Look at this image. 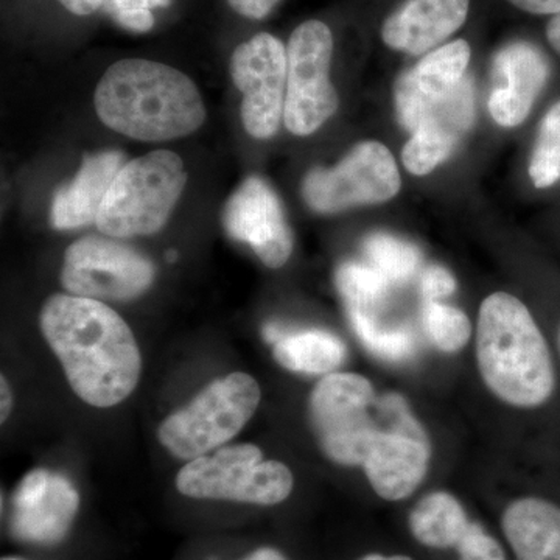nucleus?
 <instances>
[{
	"mask_svg": "<svg viewBox=\"0 0 560 560\" xmlns=\"http://www.w3.org/2000/svg\"><path fill=\"white\" fill-rule=\"evenodd\" d=\"M308 410L327 458L363 467L382 499H407L425 478L429 436L400 394L378 396L363 375L338 372L320 378Z\"/></svg>",
	"mask_w": 560,
	"mask_h": 560,
	"instance_id": "f257e3e1",
	"label": "nucleus"
},
{
	"mask_svg": "<svg viewBox=\"0 0 560 560\" xmlns=\"http://www.w3.org/2000/svg\"><path fill=\"white\" fill-rule=\"evenodd\" d=\"M40 330L70 388L92 407H116L138 386V342L128 324L102 301L55 294L40 312Z\"/></svg>",
	"mask_w": 560,
	"mask_h": 560,
	"instance_id": "f03ea898",
	"label": "nucleus"
},
{
	"mask_svg": "<svg viewBox=\"0 0 560 560\" xmlns=\"http://www.w3.org/2000/svg\"><path fill=\"white\" fill-rule=\"evenodd\" d=\"M95 109L110 130L145 142L184 138L205 124L206 108L194 81L162 62H114L95 90Z\"/></svg>",
	"mask_w": 560,
	"mask_h": 560,
	"instance_id": "7ed1b4c3",
	"label": "nucleus"
},
{
	"mask_svg": "<svg viewBox=\"0 0 560 560\" xmlns=\"http://www.w3.org/2000/svg\"><path fill=\"white\" fill-rule=\"evenodd\" d=\"M477 359L489 389L514 407H539L555 390L550 349L525 304L510 293L486 298Z\"/></svg>",
	"mask_w": 560,
	"mask_h": 560,
	"instance_id": "20e7f679",
	"label": "nucleus"
},
{
	"mask_svg": "<svg viewBox=\"0 0 560 560\" xmlns=\"http://www.w3.org/2000/svg\"><path fill=\"white\" fill-rule=\"evenodd\" d=\"M186 183L183 161L172 151L127 162L103 201L95 220L98 231L114 238L154 234L171 219Z\"/></svg>",
	"mask_w": 560,
	"mask_h": 560,
	"instance_id": "39448f33",
	"label": "nucleus"
},
{
	"mask_svg": "<svg viewBox=\"0 0 560 560\" xmlns=\"http://www.w3.org/2000/svg\"><path fill=\"white\" fill-rule=\"evenodd\" d=\"M260 386L245 372L210 383L183 410L173 412L158 430V440L175 458L195 459L237 436L256 415Z\"/></svg>",
	"mask_w": 560,
	"mask_h": 560,
	"instance_id": "423d86ee",
	"label": "nucleus"
},
{
	"mask_svg": "<svg viewBox=\"0 0 560 560\" xmlns=\"http://www.w3.org/2000/svg\"><path fill=\"white\" fill-rule=\"evenodd\" d=\"M293 474L279 460H264L257 445L237 444L189 460L176 477L183 495L272 506L293 490Z\"/></svg>",
	"mask_w": 560,
	"mask_h": 560,
	"instance_id": "0eeeda50",
	"label": "nucleus"
},
{
	"mask_svg": "<svg viewBox=\"0 0 560 560\" xmlns=\"http://www.w3.org/2000/svg\"><path fill=\"white\" fill-rule=\"evenodd\" d=\"M287 77L283 124L296 136L318 131L338 109V94L330 81L334 35L326 22H302L287 44Z\"/></svg>",
	"mask_w": 560,
	"mask_h": 560,
	"instance_id": "6e6552de",
	"label": "nucleus"
},
{
	"mask_svg": "<svg viewBox=\"0 0 560 560\" xmlns=\"http://www.w3.org/2000/svg\"><path fill=\"white\" fill-rule=\"evenodd\" d=\"M400 187L399 167L390 151L381 142L368 140L353 147L335 167L308 172L302 195L316 212L337 213L393 200Z\"/></svg>",
	"mask_w": 560,
	"mask_h": 560,
	"instance_id": "1a4fd4ad",
	"label": "nucleus"
},
{
	"mask_svg": "<svg viewBox=\"0 0 560 560\" xmlns=\"http://www.w3.org/2000/svg\"><path fill=\"white\" fill-rule=\"evenodd\" d=\"M154 278L151 261L110 238L86 237L65 254L61 282L69 294L90 300L127 301L149 289Z\"/></svg>",
	"mask_w": 560,
	"mask_h": 560,
	"instance_id": "9d476101",
	"label": "nucleus"
},
{
	"mask_svg": "<svg viewBox=\"0 0 560 560\" xmlns=\"http://www.w3.org/2000/svg\"><path fill=\"white\" fill-rule=\"evenodd\" d=\"M231 77L242 92V121L257 139L278 132L285 109L289 57L287 46L271 33H257L231 57Z\"/></svg>",
	"mask_w": 560,
	"mask_h": 560,
	"instance_id": "9b49d317",
	"label": "nucleus"
},
{
	"mask_svg": "<svg viewBox=\"0 0 560 560\" xmlns=\"http://www.w3.org/2000/svg\"><path fill=\"white\" fill-rule=\"evenodd\" d=\"M223 223L234 241L246 243L267 267L290 259L293 237L278 195L259 176H249L224 208Z\"/></svg>",
	"mask_w": 560,
	"mask_h": 560,
	"instance_id": "f8f14e48",
	"label": "nucleus"
},
{
	"mask_svg": "<svg viewBox=\"0 0 560 560\" xmlns=\"http://www.w3.org/2000/svg\"><path fill=\"white\" fill-rule=\"evenodd\" d=\"M471 50L466 39H456L423 55L394 88L397 117L405 130L415 131L434 106L466 79Z\"/></svg>",
	"mask_w": 560,
	"mask_h": 560,
	"instance_id": "ddd939ff",
	"label": "nucleus"
},
{
	"mask_svg": "<svg viewBox=\"0 0 560 560\" xmlns=\"http://www.w3.org/2000/svg\"><path fill=\"white\" fill-rule=\"evenodd\" d=\"M550 77V65L537 47L515 43L499 51L493 61L488 108L504 128L522 125Z\"/></svg>",
	"mask_w": 560,
	"mask_h": 560,
	"instance_id": "4468645a",
	"label": "nucleus"
},
{
	"mask_svg": "<svg viewBox=\"0 0 560 560\" xmlns=\"http://www.w3.org/2000/svg\"><path fill=\"white\" fill-rule=\"evenodd\" d=\"M475 119V90L470 79L423 117L408 140L401 161L416 176L433 172L453 153Z\"/></svg>",
	"mask_w": 560,
	"mask_h": 560,
	"instance_id": "2eb2a0df",
	"label": "nucleus"
},
{
	"mask_svg": "<svg viewBox=\"0 0 560 560\" xmlns=\"http://www.w3.org/2000/svg\"><path fill=\"white\" fill-rule=\"evenodd\" d=\"M469 10L470 0H405L383 22V43L411 57L427 55L466 24Z\"/></svg>",
	"mask_w": 560,
	"mask_h": 560,
	"instance_id": "dca6fc26",
	"label": "nucleus"
},
{
	"mask_svg": "<svg viewBox=\"0 0 560 560\" xmlns=\"http://www.w3.org/2000/svg\"><path fill=\"white\" fill-rule=\"evenodd\" d=\"M127 164L119 151L88 156L75 178L55 194L51 224L57 230H77L95 223L117 173Z\"/></svg>",
	"mask_w": 560,
	"mask_h": 560,
	"instance_id": "f3484780",
	"label": "nucleus"
},
{
	"mask_svg": "<svg viewBox=\"0 0 560 560\" xmlns=\"http://www.w3.org/2000/svg\"><path fill=\"white\" fill-rule=\"evenodd\" d=\"M503 530L517 560H560V508L550 501H514L504 511Z\"/></svg>",
	"mask_w": 560,
	"mask_h": 560,
	"instance_id": "a211bd4d",
	"label": "nucleus"
},
{
	"mask_svg": "<svg viewBox=\"0 0 560 560\" xmlns=\"http://www.w3.org/2000/svg\"><path fill=\"white\" fill-rule=\"evenodd\" d=\"M80 495L62 475L51 474L49 488L31 506L14 510L11 529L21 540L57 544L68 534Z\"/></svg>",
	"mask_w": 560,
	"mask_h": 560,
	"instance_id": "6ab92c4d",
	"label": "nucleus"
},
{
	"mask_svg": "<svg viewBox=\"0 0 560 560\" xmlns=\"http://www.w3.org/2000/svg\"><path fill=\"white\" fill-rule=\"evenodd\" d=\"M280 366L301 374H330L346 359L340 338L324 330L283 331L272 349Z\"/></svg>",
	"mask_w": 560,
	"mask_h": 560,
	"instance_id": "aec40b11",
	"label": "nucleus"
},
{
	"mask_svg": "<svg viewBox=\"0 0 560 560\" xmlns=\"http://www.w3.org/2000/svg\"><path fill=\"white\" fill-rule=\"evenodd\" d=\"M470 523L459 501L447 492L423 497L410 515L416 539L433 548L458 547Z\"/></svg>",
	"mask_w": 560,
	"mask_h": 560,
	"instance_id": "412c9836",
	"label": "nucleus"
},
{
	"mask_svg": "<svg viewBox=\"0 0 560 560\" xmlns=\"http://www.w3.org/2000/svg\"><path fill=\"white\" fill-rule=\"evenodd\" d=\"M389 282L381 271L355 261L341 265L337 271L338 290L348 311L368 316H372L388 298Z\"/></svg>",
	"mask_w": 560,
	"mask_h": 560,
	"instance_id": "4be33fe9",
	"label": "nucleus"
},
{
	"mask_svg": "<svg viewBox=\"0 0 560 560\" xmlns=\"http://www.w3.org/2000/svg\"><path fill=\"white\" fill-rule=\"evenodd\" d=\"M529 178L537 189H548L560 180V101L540 121L530 153Z\"/></svg>",
	"mask_w": 560,
	"mask_h": 560,
	"instance_id": "5701e85b",
	"label": "nucleus"
},
{
	"mask_svg": "<svg viewBox=\"0 0 560 560\" xmlns=\"http://www.w3.org/2000/svg\"><path fill=\"white\" fill-rule=\"evenodd\" d=\"M364 253L375 270L390 282H407L418 271L420 254L410 243L388 234H374L364 242Z\"/></svg>",
	"mask_w": 560,
	"mask_h": 560,
	"instance_id": "b1692460",
	"label": "nucleus"
},
{
	"mask_svg": "<svg viewBox=\"0 0 560 560\" xmlns=\"http://www.w3.org/2000/svg\"><path fill=\"white\" fill-rule=\"evenodd\" d=\"M422 320L430 340L442 352H458L470 340V320L459 308L440 301H425Z\"/></svg>",
	"mask_w": 560,
	"mask_h": 560,
	"instance_id": "393cba45",
	"label": "nucleus"
},
{
	"mask_svg": "<svg viewBox=\"0 0 560 560\" xmlns=\"http://www.w3.org/2000/svg\"><path fill=\"white\" fill-rule=\"evenodd\" d=\"M353 330L361 342L383 360L401 361L415 352V341L407 330H385L378 327L372 316L349 312Z\"/></svg>",
	"mask_w": 560,
	"mask_h": 560,
	"instance_id": "a878e982",
	"label": "nucleus"
},
{
	"mask_svg": "<svg viewBox=\"0 0 560 560\" xmlns=\"http://www.w3.org/2000/svg\"><path fill=\"white\" fill-rule=\"evenodd\" d=\"M460 560H506L499 541L490 537L478 523H470L458 545Z\"/></svg>",
	"mask_w": 560,
	"mask_h": 560,
	"instance_id": "bb28decb",
	"label": "nucleus"
},
{
	"mask_svg": "<svg viewBox=\"0 0 560 560\" xmlns=\"http://www.w3.org/2000/svg\"><path fill=\"white\" fill-rule=\"evenodd\" d=\"M420 290L425 301H440L442 298L451 296L456 290V280L445 268L433 265L423 271Z\"/></svg>",
	"mask_w": 560,
	"mask_h": 560,
	"instance_id": "cd10ccee",
	"label": "nucleus"
},
{
	"mask_svg": "<svg viewBox=\"0 0 560 560\" xmlns=\"http://www.w3.org/2000/svg\"><path fill=\"white\" fill-rule=\"evenodd\" d=\"M235 13L250 21H261L279 5L280 0H226Z\"/></svg>",
	"mask_w": 560,
	"mask_h": 560,
	"instance_id": "c85d7f7f",
	"label": "nucleus"
},
{
	"mask_svg": "<svg viewBox=\"0 0 560 560\" xmlns=\"http://www.w3.org/2000/svg\"><path fill=\"white\" fill-rule=\"evenodd\" d=\"M114 20L119 22L121 27L139 33L149 32L154 25V16L151 10L124 11V13L114 14Z\"/></svg>",
	"mask_w": 560,
	"mask_h": 560,
	"instance_id": "c756f323",
	"label": "nucleus"
},
{
	"mask_svg": "<svg viewBox=\"0 0 560 560\" xmlns=\"http://www.w3.org/2000/svg\"><path fill=\"white\" fill-rule=\"evenodd\" d=\"M508 2L529 14H539V16H544V14L558 16L560 14V0H508Z\"/></svg>",
	"mask_w": 560,
	"mask_h": 560,
	"instance_id": "7c9ffc66",
	"label": "nucleus"
},
{
	"mask_svg": "<svg viewBox=\"0 0 560 560\" xmlns=\"http://www.w3.org/2000/svg\"><path fill=\"white\" fill-rule=\"evenodd\" d=\"M168 2L171 0H108L106 9L114 16V14L124 13V11L151 10L154 7H165L168 5Z\"/></svg>",
	"mask_w": 560,
	"mask_h": 560,
	"instance_id": "2f4dec72",
	"label": "nucleus"
},
{
	"mask_svg": "<svg viewBox=\"0 0 560 560\" xmlns=\"http://www.w3.org/2000/svg\"><path fill=\"white\" fill-rule=\"evenodd\" d=\"M57 2L73 16L86 18L105 9L108 0H57Z\"/></svg>",
	"mask_w": 560,
	"mask_h": 560,
	"instance_id": "473e14b6",
	"label": "nucleus"
},
{
	"mask_svg": "<svg viewBox=\"0 0 560 560\" xmlns=\"http://www.w3.org/2000/svg\"><path fill=\"white\" fill-rule=\"evenodd\" d=\"M547 39L552 49L560 57V14L552 16V20L547 25Z\"/></svg>",
	"mask_w": 560,
	"mask_h": 560,
	"instance_id": "72a5a7b5",
	"label": "nucleus"
},
{
	"mask_svg": "<svg viewBox=\"0 0 560 560\" xmlns=\"http://www.w3.org/2000/svg\"><path fill=\"white\" fill-rule=\"evenodd\" d=\"M11 405H13V397H11L10 386L5 377H2V408H0V411H2V422H5L7 418H9Z\"/></svg>",
	"mask_w": 560,
	"mask_h": 560,
	"instance_id": "f704fd0d",
	"label": "nucleus"
},
{
	"mask_svg": "<svg viewBox=\"0 0 560 560\" xmlns=\"http://www.w3.org/2000/svg\"><path fill=\"white\" fill-rule=\"evenodd\" d=\"M245 560H287L280 552L271 550V548H261V550L254 551Z\"/></svg>",
	"mask_w": 560,
	"mask_h": 560,
	"instance_id": "c9c22d12",
	"label": "nucleus"
},
{
	"mask_svg": "<svg viewBox=\"0 0 560 560\" xmlns=\"http://www.w3.org/2000/svg\"><path fill=\"white\" fill-rule=\"evenodd\" d=\"M360 560H412L410 558H405V556H390V558H386V556L382 555H370L364 556L363 559Z\"/></svg>",
	"mask_w": 560,
	"mask_h": 560,
	"instance_id": "e433bc0d",
	"label": "nucleus"
},
{
	"mask_svg": "<svg viewBox=\"0 0 560 560\" xmlns=\"http://www.w3.org/2000/svg\"><path fill=\"white\" fill-rule=\"evenodd\" d=\"M3 560H21V559H3Z\"/></svg>",
	"mask_w": 560,
	"mask_h": 560,
	"instance_id": "4c0bfd02",
	"label": "nucleus"
},
{
	"mask_svg": "<svg viewBox=\"0 0 560 560\" xmlns=\"http://www.w3.org/2000/svg\"><path fill=\"white\" fill-rule=\"evenodd\" d=\"M559 341H560V335H559Z\"/></svg>",
	"mask_w": 560,
	"mask_h": 560,
	"instance_id": "58836bf2",
	"label": "nucleus"
}]
</instances>
